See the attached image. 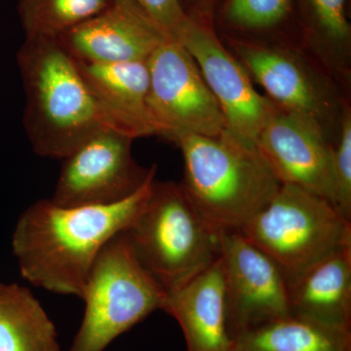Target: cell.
Listing matches in <instances>:
<instances>
[{"instance_id":"cell-1","label":"cell","mask_w":351,"mask_h":351,"mask_svg":"<svg viewBox=\"0 0 351 351\" xmlns=\"http://www.w3.org/2000/svg\"><path fill=\"white\" fill-rule=\"evenodd\" d=\"M154 181L156 176L117 204L68 207L43 199L27 208L12 237L22 276L36 287L82 299L101 249L140 213Z\"/></svg>"},{"instance_id":"cell-2","label":"cell","mask_w":351,"mask_h":351,"mask_svg":"<svg viewBox=\"0 0 351 351\" xmlns=\"http://www.w3.org/2000/svg\"><path fill=\"white\" fill-rule=\"evenodd\" d=\"M24 126L38 156L62 158L108 125L73 58L57 38H25L18 52Z\"/></svg>"},{"instance_id":"cell-3","label":"cell","mask_w":351,"mask_h":351,"mask_svg":"<svg viewBox=\"0 0 351 351\" xmlns=\"http://www.w3.org/2000/svg\"><path fill=\"white\" fill-rule=\"evenodd\" d=\"M180 182L198 213L219 232H239L282 186L258 152L226 129L214 137L182 134Z\"/></svg>"},{"instance_id":"cell-4","label":"cell","mask_w":351,"mask_h":351,"mask_svg":"<svg viewBox=\"0 0 351 351\" xmlns=\"http://www.w3.org/2000/svg\"><path fill=\"white\" fill-rule=\"evenodd\" d=\"M124 234L141 265L166 293L209 269L221 254V233L198 213L181 184L154 181Z\"/></svg>"},{"instance_id":"cell-5","label":"cell","mask_w":351,"mask_h":351,"mask_svg":"<svg viewBox=\"0 0 351 351\" xmlns=\"http://www.w3.org/2000/svg\"><path fill=\"white\" fill-rule=\"evenodd\" d=\"M239 232L276 263L287 282L351 245V221L327 200L292 184H283Z\"/></svg>"},{"instance_id":"cell-6","label":"cell","mask_w":351,"mask_h":351,"mask_svg":"<svg viewBox=\"0 0 351 351\" xmlns=\"http://www.w3.org/2000/svg\"><path fill=\"white\" fill-rule=\"evenodd\" d=\"M167 293L141 265L124 232L95 261L82 300L84 316L69 351H105L115 339L165 304Z\"/></svg>"},{"instance_id":"cell-7","label":"cell","mask_w":351,"mask_h":351,"mask_svg":"<svg viewBox=\"0 0 351 351\" xmlns=\"http://www.w3.org/2000/svg\"><path fill=\"white\" fill-rule=\"evenodd\" d=\"M147 66V104L157 136L174 142L182 134L214 137L226 130L218 101L195 59L177 39L159 44Z\"/></svg>"},{"instance_id":"cell-8","label":"cell","mask_w":351,"mask_h":351,"mask_svg":"<svg viewBox=\"0 0 351 351\" xmlns=\"http://www.w3.org/2000/svg\"><path fill=\"white\" fill-rule=\"evenodd\" d=\"M133 138L106 128L64 157L51 200L61 206L112 205L130 197L156 174L132 154Z\"/></svg>"},{"instance_id":"cell-9","label":"cell","mask_w":351,"mask_h":351,"mask_svg":"<svg viewBox=\"0 0 351 351\" xmlns=\"http://www.w3.org/2000/svg\"><path fill=\"white\" fill-rule=\"evenodd\" d=\"M228 330L233 341L252 328L290 315L282 270L239 232L221 233Z\"/></svg>"},{"instance_id":"cell-10","label":"cell","mask_w":351,"mask_h":351,"mask_svg":"<svg viewBox=\"0 0 351 351\" xmlns=\"http://www.w3.org/2000/svg\"><path fill=\"white\" fill-rule=\"evenodd\" d=\"M234 57L279 107L316 120L329 132L339 126L343 105L332 82L299 52L247 41L232 43Z\"/></svg>"},{"instance_id":"cell-11","label":"cell","mask_w":351,"mask_h":351,"mask_svg":"<svg viewBox=\"0 0 351 351\" xmlns=\"http://www.w3.org/2000/svg\"><path fill=\"white\" fill-rule=\"evenodd\" d=\"M176 39L197 64L225 117L226 129L257 144L276 104L258 93L244 66L206 25L189 16Z\"/></svg>"},{"instance_id":"cell-12","label":"cell","mask_w":351,"mask_h":351,"mask_svg":"<svg viewBox=\"0 0 351 351\" xmlns=\"http://www.w3.org/2000/svg\"><path fill=\"white\" fill-rule=\"evenodd\" d=\"M256 145L281 184L306 189L335 207L332 144L316 120L276 105Z\"/></svg>"},{"instance_id":"cell-13","label":"cell","mask_w":351,"mask_h":351,"mask_svg":"<svg viewBox=\"0 0 351 351\" xmlns=\"http://www.w3.org/2000/svg\"><path fill=\"white\" fill-rule=\"evenodd\" d=\"M167 38L171 36L132 0H113L57 40L75 61L114 64L147 62Z\"/></svg>"},{"instance_id":"cell-14","label":"cell","mask_w":351,"mask_h":351,"mask_svg":"<svg viewBox=\"0 0 351 351\" xmlns=\"http://www.w3.org/2000/svg\"><path fill=\"white\" fill-rule=\"evenodd\" d=\"M162 311L179 323L186 351H233L219 258L199 276L167 293Z\"/></svg>"},{"instance_id":"cell-15","label":"cell","mask_w":351,"mask_h":351,"mask_svg":"<svg viewBox=\"0 0 351 351\" xmlns=\"http://www.w3.org/2000/svg\"><path fill=\"white\" fill-rule=\"evenodd\" d=\"M75 62L108 125L133 140L157 136L147 104L149 80L147 62Z\"/></svg>"},{"instance_id":"cell-16","label":"cell","mask_w":351,"mask_h":351,"mask_svg":"<svg viewBox=\"0 0 351 351\" xmlns=\"http://www.w3.org/2000/svg\"><path fill=\"white\" fill-rule=\"evenodd\" d=\"M291 314L351 332V245L288 282Z\"/></svg>"},{"instance_id":"cell-17","label":"cell","mask_w":351,"mask_h":351,"mask_svg":"<svg viewBox=\"0 0 351 351\" xmlns=\"http://www.w3.org/2000/svg\"><path fill=\"white\" fill-rule=\"evenodd\" d=\"M0 351H61L54 323L19 284L0 283Z\"/></svg>"},{"instance_id":"cell-18","label":"cell","mask_w":351,"mask_h":351,"mask_svg":"<svg viewBox=\"0 0 351 351\" xmlns=\"http://www.w3.org/2000/svg\"><path fill=\"white\" fill-rule=\"evenodd\" d=\"M233 351H351V332L290 314L242 332Z\"/></svg>"},{"instance_id":"cell-19","label":"cell","mask_w":351,"mask_h":351,"mask_svg":"<svg viewBox=\"0 0 351 351\" xmlns=\"http://www.w3.org/2000/svg\"><path fill=\"white\" fill-rule=\"evenodd\" d=\"M113 0H19L21 23L25 38H58L97 14Z\"/></svg>"},{"instance_id":"cell-20","label":"cell","mask_w":351,"mask_h":351,"mask_svg":"<svg viewBox=\"0 0 351 351\" xmlns=\"http://www.w3.org/2000/svg\"><path fill=\"white\" fill-rule=\"evenodd\" d=\"M335 208L351 221V112L343 105L339 126V137L332 145Z\"/></svg>"},{"instance_id":"cell-21","label":"cell","mask_w":351,"mask_h":351,"mask_svg":"<svg viewBox=\"0 0 351 351\" xmlns=\"http://www.w3.org/2000/svg\"><path fill=\"white\" fill-rule=\"evenodd\" d=\"M290 8L291 0H230L228 17L239 27L263 29L278 24Z\"/></svg>"},{"instance_id":"cell-22","label":"cell","mask_w":351,"mask_h":351,"mask_svg":"<svg viewBox=\"0 0 351 351\" xmlns=\"http://www.w3.org/2000/svg\"><path fill=\"white\" fill-rule=\"evenodd\" d=\"M348 0H308L314 21L328 43L337 47L348 45L350 25L346 17Z\"/></svg>"},{"instance_id":"cell-23","label":"cell","mask_w":351,"mask_h":351,"mask_svg":"<svg viewBox=\"0 0 351 351\" xmlns=\"http://www.w3.org/2000/svg\"><path fill=\"white\" fill-rule=\"evenodd\" d=\"M171 38H177L189 16L179 0H132Z\"/></svg>"}]
</instances>
